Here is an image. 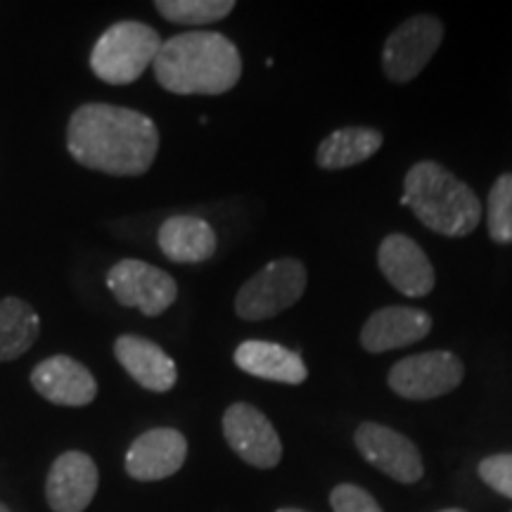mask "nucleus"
I'll return each instance as SVG.
<instances>
[{
  "label": "nucleus",
  "mask_w": 512,
  "mask_h": 512,
  "mask_svg": "<svg viewBox=\"0 0 512 512\" xmlns=\"http://www.w3.org/2000/svg\"><path fill=\"white\" fill-rule=\"evenodd\" d=\"M67 147L86 169L110 176H140L155 162L159 133L155 121L145 114L91 102L69 119Z\"/></svg>",
  "instance_id": "1"
},
{
  "label": "nucleus",
  "mask_w": 512,
  "mask_h": 512,
  "mask_svg": "<svg viewBox=\"0 0 512 512\" xmlns=\"http://www.w3.org/2000/svg\"><path fill=\"white\" fill-rule=\"evenodd\" d=\"M152 67L159 86L176 95L228 93L242 76L238 48L216 31H185L169 38Z\"/></svg>",
  "instance_id": "2"
},
{
  "label": "nucleus",
  "mask_w": 512,
  "mask_h": 512,
  "mask_svg": "<svg viewBox=\"0 0 512 512\" xmlns=\"http://www.w3.org/2000/svg\"><path fill=\"white\" fill-rule=\"evenodd\" d=\"M401 202L422 226L444 238H465L482 221V202L475 190L430 159L408 169Z\"/></svg>",
  "instance_id": "3"
},
{
  "label": "nucleus",
  "mask_w": 512,
  "mask_h": 512,
  "mask_svg": "<svg viewBox=\"0 0 512 512\" xmlns=\"http://www.w3.org/2000/svg\"><path fill=\"white\" fill-rule=\"evenodd\" d=\"M162 48V38L143 22L112 24L91 53V69L100 81L128 86L138 81Z\"/></svg>",
  "instance_id": "4"
},
{
  "label": "nucleus",
  "mask_w": 512,
  "mask_h": 512,
  "mask_svg": "<svg viewBox=\"0 0 512 512\" xmlns=\"http://www.w3.org/2000/svg\"><path fill=\"white\" fill-rule=\"evenodd\" d=\"M306 268L299 259H275L254 273L235 297V313L242 320H266L290 309L304 297Z\"/></svg>",
  "instance_id": "5"
},
{
  "label": "nucleus",
  "mask_w": 512,
  "mask_h": 512,
  "mask_svg": "<svg viewBox=\"0 0 512 512\" xmlns=\"http://www.w3.org/2000/svg\"><path fill=\"white\" fill-rule=\"evenodd\" d=\"M444 41V24L432 15H415L387 36L382 69L389 81L408 83L430 64Z\"/></svg>",
  "instance_id": "6"
},
{
  "label": "nucleus",
  "mask_w": 512,
  "mask_h": 512,
  "mask_svg": "<svg viewBox=\"0 0 512 512\" xmlns=\"http://www.w3.org/2000/svg\"><path fill=\"white\" fill-rule=\"evenodd\" d=\"M465 366L451 351H425L401 358L389 370V389L408 401H430L451 394L463 382Z\"/></svg>",
  "instance_id": "7"
},
{
  "label": "nucleus",
  "mask_w": 512,
  "mask_h": 512,
  "mask_svg": "<svg viewBox=\"0 0 512 512\" xmlns=\"http://www.w3.org/2000/svg\"><path fill=\"white\" fill-rule=\"evenodd\" d=\"M107 287L114 299L128 309L143 311L145 316H159L176 302V280L162 268L138 259H124L107 273Z\"/></svg>",
  "instance_id": "8"
},
{
  "label": "nucleus",
  "mask_w": 512,
  "mask_h": 512,
  "mask_svg": "<svg viewBox=\"0 0 512 512\" xmlns=\"http://www.w3.org/2000/svg\"><path fill=\"white\" fill-rule=\"evenodd\" d=\"M223 437L247 465L271 470L283 458L278 432L252 403H233L223 415Z\"/></svg>",
  "instance_id": "9"
},
{
  "label": "nucleus",
  "mask_w": 512,
  "mask_h": 512,
  "mask_svg": "<svg viewBox=\"0 0 512 512\" xmlns=\"http://www.w3.org/2000/svg\"><path fill=\"white\" fill-rule=\"evenodd\" d=\"M356 448L370 465L401 484H415L422 479V458L418 446L392 427L380 422H363L354 434Z\"/></svg>",
  "instance_id": "10"
},
{
  "label": "nucleus",
  "mask_w": 512,
  "mask_h": 512,
  "mask_svg": "<svg viewBox=\"0 0 512 512\" xmlns=\"http://www.w3.org/2000/svg\"><path fill=\"white\" fill-rule=\"evenodd\" d=\"M377 266L389 285L406 297H427L437 283L432 261L422 247L401 233H392L382 240L377 249Z\"/></svg>",
  "instance_id": "11"
},
{
  "label": "nucleus",
  "mask_w": 512,
  "mask_h": 512,
  "mask_svg": "<svg viewBox=\"0 0 512 512\" xmlns=\"http://www.w3.org/2000/svg\"><path fill=\"white\" fill-rule=\"evenodd\" d=\"M98 465L81 451H67L48 472L46 498L53 512H83L98 491Z\"/></svg>",
  "instance_id": "12"
},
{
  "label": "nucleus",
  "mask_w": 512,
  "mask_h": 512,
  "mask_svg": "<svg viewBox=\"0 0 512 512\" xmlns=\"http://www.w3.org/2000/svg\"><path fill=\"white\" fill-rule=\"evenodd\" d=\"M188 456V441L178 430L159 427L133 441L126 453V472L138 482H159L176 475Z\"/></svg>",
  "instance_id": "13"
},
{
  "label": "nucleus",
  "mask_w": 512,
  "mask_h": 512,
  "mask_svg": "<svg viewBox=\"0 0 512 512\" xmlns=\"http://www.w3.org/2000/svg\"><path fill=\"white\" fill-rule=\"evenodd\" d=\"M31 384L43 399L57 406L81 408L98 396V382L91 370L69 356H50L31 373Z\"/></svg>",
  "instance_id": "14"
},
{
  "label": "nucleus",
  "mask_w": 512,
  "mask_h": 512,
  "mask_svg": "<svg viewBox=\"0 0 512 512\" xmlns=\"http://www.w3.org/2000/svg\"><path fill=\"white\" fill-rule=\"evenodd\" d=\"M432 330V316L411 306H387L375 311L361 328V347L370 354L418 344Z\"/></svg>",
  "instance_id": "15"
},
{
  "label": "nucleus",
  "mask_w": 512,
  "mask_h": 512,
  "mask_svg": "<svg viewBox=\"0 0 512 512\" xmlns=\"http://www.w3.org/2000/svg\"><path fill=\"white\" fill-rule=\"evenodd\" d=\"M114 356L121 363V368L136 380L143 389L150 392H169L178 380V370L174 358L145 337L121 335L114 342Z\"/></svg>",
  "instance_id": "16"
},
{
  "label": "nucleus",
  "mask_w": 512,
  "mask_h": 512,
  "mask_svg": "<svg viewBox=\"0 0 512 512\" xmlns=\"http://www.w3.org/2000/svg\"><path fill=\"white\" fill-rule=\"evenodd\" d=\"M235 366L268 382L302 384L309 377L302 356L273 342L249 339L235 349Z\"/></svg>",
  "instance_id": "17"
},
{
  "label": "nucleus",
  "mask_w": 512,
  "mask_h": 512,
  "mask_svg": "<svg viewBox=\"0 0 512 512\" xmlns=\"http://www.w3.org/2000/svg\"><path fill=\"white\" fill-rule=\"evenodd\" d=\"M159 249L174 264H202L216 252V233L197 216H171L159 228Z\"/></svg>",
  "instance_id": "18"
},
{
  "label": "nucleus",
  "mask_w": 512,
  "mask_h": 512,
  "mask_svg": "<svg viewBox=\"0 0 512 512\" xmlns=\"http://www.w3.org/2000/svg\"><path fill=\"white\" fill-rule=\"evenodd\" d=\"M382 140V133L370 126L337 128L318 145L316 162L325 171L349 169L373 157L382 147Z\"/></svg>",
  "instance_id": "19"
},
{
  "label": "nucleus",
  "mask_w": 512,
  "mask_h": 512,
  "mask_svg": "<svg viewBox=\"0 0 512 512\" xmlns=\"http://www.w3.org/2000/svg\"><path fill=\"white\" fill-rule=\"evenodd\" d=\"M41 330L38 313L17 297L0 302V363L15 361L34 347Z\"/></svg>",
  "instance_id": "20"
},
{
  "label": "nucleus",
  "mask_w": 512,
  "mask_h": 512,
  "mask_svg": "<svg viewBox=\"0 0 512 512\" xmlns=\"http://www.w3.org/2000/svg\"><path fill=\"white\" fill-rule=\"evenodd\" d=\"M159 15L183 27H204L226 19L235 10L233 0H157Z\"/></svg>",
  "instance_id": "21"
},
{
  "label": "nucleus",
  "mask_w": 512,
  "mask_h": 512,
  "mask_svg": "<svg viewBox=\"0 0 512 512\" xmlns=\"http://www.w3.org/2000/svg\"><path fill=\"white\" fill-rule=\"evenodd\" d=\"M486 223H489L491 240L498 245H512V174L498 176L491 188Z\"/></svg>",
  "instance_id": "22"
},
{
  "label": "nucleus",
  "mask_w": 512,
  "mask_h": 512,
  "mask_svg": "<svg viewBox=\"0 0 512 512\" xmlns=\"http://www.w3.org/2000/svg\"><path fill=\"white\" fill-rule=\"evenodd\" d=\"M479 477L486 486L505 498H512V453H496L479 463Z\"/></svg>",
  "instance_id": "23"
},
{
  "label": "nucleus",
  "mask_w": 512,
  "mask_h": 512,
  "mask_svg": "<svg viewBox=\"0 0 512 512\" xmlns=\"http://www.w3.org/2000/svg\"><path fill=\"white\" fill-rule=\"evenodd\" d=\"M330 505L335 512H382L380 503L356 484H337L330 494Z\"/></svg>",
  "instance_id": "24"
},
{
  "label": "nucleus",
  "mask_w": 512,
  "mask_h": 512,
  "mask_svg": "<svg viewBox=\"0 0 512 512\" xmlns=\"http://www.w3.org/2000/svg\"><path fill=\"white\" fill-rule=\"evenodd\" d=\"M278 512H306V510H299V508H283V510H278Z\"/></svg>",
  "instance_id": "25"
},
{
  "label": "nucleus",
  "mask_w": 512,
  "mask_h": 512,
  "mask_svg": "<svg viewBox=\"0 0 512 512\" xmlns=\"http://www.w3.org/2000/svg\"><path fill=\"white\" fill-rule=\"evenodd\" d=\"M439 512H467V510H460V508H448V510H439Z\"/></svg>",
  "instance_id": "26"
},
{
  "label": "nucleus",
  "mask_w": 512,
  "mask_h": 512,
  "mask_svg": "<svg viewBox=\"0 0 512 512\" xmlns=\"http://www.w3.org/2000/svg\"><path fill=\"white\" fill-rule=\"evenodd\" d=\"M0 512H10V508H8V505H3V503H0Z\"/></svg>",
  "instance_id": "27"
}]
</instances>
